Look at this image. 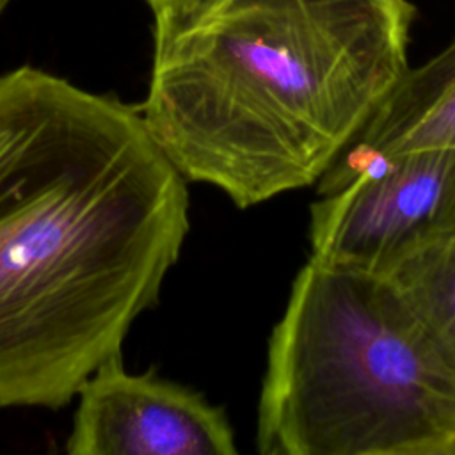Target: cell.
I'll use <instances>...</instances> for the list:
<instances>
[{"label": "cell", "mask_w": 455, "mask_h": 455, "mask_svg": "<svg viewBox=\"0 0 455 455\" xmlns=\"http://www.w3.org/2000/svg\"><path fill=\"white\" fill-rule=\"evenodd\" d=\"M188 208L139 107L32 66L0 75V407L68 405L121 355Z\"/></svg>", "instance_id": "cell-1"}, {"label": "cell", "mask_w": 455, "mask_h": 455, "mask_svg": "<svg viewBox=\"0 0 455 455\" xmlns=\"http://www.w3.org/2000/svg\"><path fill=\"white\" fill-rule=\"evenodd\" d=\"M411 0H204L155 34L144 123L238 208L316 183L409 69Z\"/></svg>", "instance_id": "cell-2"}, {"label": "cell", "mask_w": 455, "mask_h": 455, "mask_svg": "<svg viewBox=\"0 0 455 455\" xmlns=\"http://www.w3.org/2000/svg\"><path fill=\"white\" fill-rule=\"evenodd\" d=\"M455 370L371 272L309 258L267 350L261 455H443Z\"/></svg>", "instance_id": "cell-3"}, {"label": "cell", "mask_w": 455, "mask_h": 455, "mask_svg": "<svg viewBox=\"0 0 455 455\" xmlns=\"http://www.w3.org/2000/svg\"><path fill=\"white\" fill-rule=\"evenodd\" d=\"M311 258L379 274L403 252L455 233V148L377 158L311 204Z\"/></svg>", "instance_id": "cell-4"}, {"label": "cell", "mask_w": 455, "mask_h": 455, "mask_svg": "<svg viewBox=\"0 0 455 455\" xmlns=\"http://www.w3.org/2000/svg\"><path fill=\"white\" fill-rule=\"evenodd\" d=\"M66 441L69 455H233L226 412L201 393L153 371L130 373L123 357L80 387Z\"/></svg>", "instance_id": "cell-5"}, {"label": "cell", "mask_w": 455, "mask_h": 455, "mask_svg": "<svg viewBox=\"0 0 455 455\" xmlns=\"http://www.w3.org/2000/svg\"><path fill=\"white\" fill-rule=\"evenodd\" d=\"M434 148H455V37L423 64L409 66L316 181V194L339 190L377 158Z\"/></svg>", "instance_id": "cell-6"}, {"label": "cell", "mask_w": 455, "mask_h": 455, "mask_svg": "<svg viewBox=\"0 0 455 455\" xmlns=\"http://www.w3.org/2000/svg\"><path fill=\"white\" fill-rule=\"evenodd\" d=\"M379 275L455 370V233L403 252Z\"/></svg>", "instance_id": "cell-7"}, {"label": "cell", "mask_w": 455, "mask_h": 455, "mask_svg": "<svg viewBox=\"0 0 455 455\" xmlns=\"http://www.w3.org/2000/svg\"><path fill=\"white\" fill-rule=\"evenodd\" d=\"M155 16V34H162L194 12L204 0H146Z\"/></svg>", "instance_id": "cell-8"}, {"label": "cell", "mask_w": 455, "mask_h": 455, "mask_svg": "<svg viewBox=\"0 0 455 455\" xmlns=\"http://www.w3.org/2000/svg\"><path fill=\"white\" fill-rule=\"evenodd\" d=\"M443 455H455V439H451V441L446 444Z\"/></svg>", "instance_id": "cell-9"}, {"label": "cell", "mask_w": 455, "mask_h": 455, "mask_svg": "<svg viewBox=\"0 0 455 455\" xmlns=\"http://www.w3.org/2000/svg\"><path fill=\"white\" fill-rule=\"evenodd\" d=\"M9 2H11V0H0V12L9 5Z\"/></svg>", "instance_id": "cell-10"}]
</instances>
